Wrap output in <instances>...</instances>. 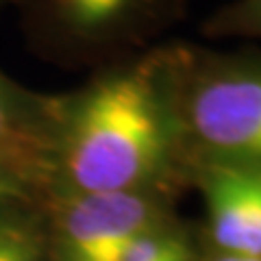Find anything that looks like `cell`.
<instances>
[{"label":"cell","mask_w":261,"mask_h":261,"mask_svg":"<svg viewBox=\"0 0 261 261\" xmlns=\"http://www.w3.org/2000/svg\"><path fill=\"white\" fill-rule=\"evenodd\" d=\"M174 50L116 65L57 98L55 150L74 194L137 192L166 163L174 124Z\"/></svg>","instance_id":"6da1fadb"},{"label":"cell","mask_w":261,"mask_h":261,"mask_svg":"<svg viewBox=\"0 0 261 261\" xmlns=\"http://www.w3.org/2000/svg\"><path fill=\"white\" fill-rule=\"evenodd\" d=\"M174 107L214 161L261 168V55L178 48Z\"/></svg>","instance_id":"7a4b0ae2"},{"label":"cell","mask_w":261,"mask_h":261,"mask_svg":"<svg viewBox=\"0 0 261 261\" xmlns=\"http://www.w3.org/2000/svg\"><path fill=\"white\" fill-rule=\"evenodd\" d=\"M187 0H31L39 31L72 63L146 44L170 27Z\"/></svg>","instance_id":"3957f363"},{"label":"cell","mask_w":261,"mask_h":261,"mask_svg":"<svg viewBox=\"0 0 261 261\" xmlns=\"http://www.w3.org/2000/svg\"><path fill=\"white\" fill-rule=\"evenodd\" d=\"M154 228V205L142 192L74 194L61 216L63 261H122Z\"/></svg>","instance_id":"277c9868"},{"label":"cell","mask_w":261,"mask_h":261,"mask_svg":"<svg viewBox=\"0 0 261 261\" xmlns=\"http://www.w3.org/2000/svg\"><path fill=\"white\" fill-rule=\"evenodd\" d=\"M202 190L211 235L224 255L261 257V168L211 161Z\"/></svg>","instance_id":"5b68a950"},{"label":"cell","mask_w":261,"mask_h":261,"mask_svg":"<svg viewBox=\"0 0 261 261\" xmlns=\"http://www.w3.org/2000/svg\"><path fill=\"white\" fill-rule=\"evenodd\" d=\"M57 98L24 92L0 72V154L31 176L55 150Z\"/></svg>","instance_id":"8992f818"},{"label":"cell","mask_w":261,"mask_h":261,"mask_svg":"<svg viewBox=\"0 0 261 261\" xmlns=\"http://www.w3.org/2000/svg\"><path fill=\"white\" fill-rule=\"evenodd\" d=\"M211 37L261 39V0H233L205 24Z\"/></svg>","instance_id":"52a82bcc"},{"label":"cell","mask_w":261,"mask_h":261,"mask_svg":"<svg viewBox=\"0 0 261 261\" xmlns=\"http://www.w3.org/2000/svg\"><path fill=\"white\" fill-rule=\"evenodd\" d=\"M0 261H37V242L27 226L0 218Z\"/></svg>","instance_id":"ba28073f"},{"label":"cell","mask_w":261,"mask_h":261,"mask_svg":"<svg viewBox=\"0 0 261 261\" xmlns=\"http://www.w3.org/2000/svg\"><path fill=\"white\" fill-rule=\"evenodd\" d=\"M29 178L24 176L18 168L13 166L9 159H5L0 154V218L7 216L15 202L24 198V187H27Z\"/></svg>","instance_id":"9c48e42d"},{"label":"cell","mask_w":261,"mask_h":261,"mask_svg":"<svg viewBox=\"0 0 261 261\" xmlns=\"http://www.w3.org/2000/svg\"><path fill=\"white\" fill-rule=\"evenodd\" d=\"M216 261H261V257H246V255H224Z\"/></svg>","instance_id":"30bf717a"},{"label":"cell","mask_w":261,"mask_h":261,"mask_svg":"<svg viewBox=\"0 0 261 261\" xmlns=\"http://www.w3.org/2000/svg\"><path fill=\"white\" fill-rule=\"evenodd\" d=\"M3 5H5V0H0V7H3Z\"/></svg>","instance_id":"8fae6325"}]
</instances>
